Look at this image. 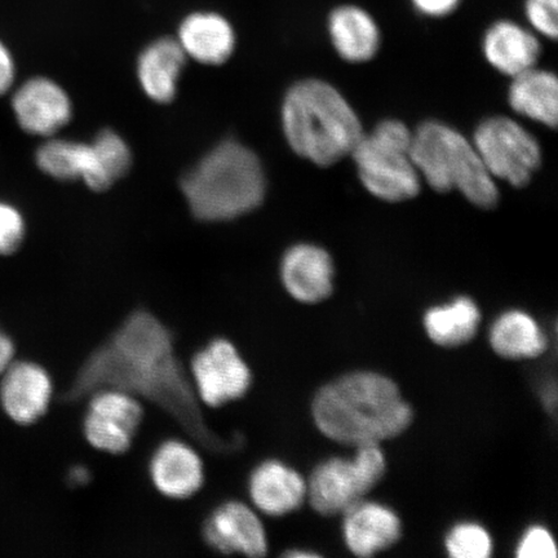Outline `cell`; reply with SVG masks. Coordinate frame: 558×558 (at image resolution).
<instances>
[{"label": "cell", "instance_id": "277c9868", "mask_svg": "<svg viewBox=\"0 0 558 558\" xmlns=\"http://www.w3.org/2000/svg\"><path fill=\"white\" fill-rule=\"evenodd\" d=\"M282 129L290 148L319 167L352 155L364 131L357 114L330 83L305 80L286 94Z\"/></svg>", "mask_w": 558, "mask_h": 558}, {"label": "cell", "instance_id": "4fadbf2b", "mask_svg": "<svg viewBox=\"0 0 558 558\" xmlns=\"http://www.w3.org/2000/svg\"><path fill=\"white\" fill-rule=\"evenodd\" d=\"M326 32L333 51L352 64L373 60L380 51L383 33L379 21L359 3L335 4L326 15Z\"/></svg>", "mask_w": 558, "mask_h": 558}, {"label": "cell", "instance_id": "603a6c76", "mask_svg": "<svg viewBox=\"0 0 558 558\" xmlns=\"http://www.w3.org/2000/svg\"><path fill=\"white\" fill-rule=\"evenodd\" d=\"M512 80L509 104L515 113L555 129L558 118L556 75L535 66L513 76Z\"/></svg>", "mask_w": 558, "mask_h": 558}, {"label": "cell", "instance_id": "d4e9b609", "mask_svg": "<svg viewBox=\"0 0 558 558\" xmlns=\"http://www.w3.org/2000/svg\"><path fill=\"white\" fill-rule=\"evenodd\" d=\"M480 323L477 304L465 296L448 305L435 306L424 316V327L429 339L445 348L470 343L476 337Z\"/></svg>", "mask_w": 558, "mask_h": 558}, {"label": "cell", "instance_id": "ac0fdd59", "mask_svg": "<svg viewBox=\"0 0 558 558\" xmlns=\"http://www.w3.org/2000/svg\"><path fill=\"white\" fill-rule=\"evenodd\" d=\"M149 473L157 490L171 499L191 498L205 483L199 453L180 439L158 446L150 459Z\"/></svg>", "mask_w": 558, "mask_h": 558}, {"label": "cell", "instance_id": "2e32d148", "mask_svg": "<svg viewBox=\"0 0 558 558\" xmlns=\"http://www.w3.org/2000/svg\"><path fill=\"white\" fill-rule=\"evenodd\" d=\"M2 375L0 400L7 415L23 425L39 421L51 403V376L34 362L11 364Z\"/></svg>", "mask_w": 558, "mask_h": 558}, {"label": "cell", "instance_id": "836d02e7", "mask_svg": "<svg viewBox=\"0 0 558 558\" xmlns=\"http://www.w3.org/2000/svg\"><path fill=\"white\" fill-rule=\"evenodd\" d=\"M289 557H318L316 554L312 553H300V550H295V553H289Z\"/></svg>", "mask_w": 558, "mask_h": 558}, {"label": "cell", "instance_id": "d6a6232c", "mask_svg": "<svg viewBox=\"0 0 558 558\" xmlns=\"http://www.w3.org/2000/svg\"><path fill=\"white\" fill-rule=\"evenodd\" d=\"M13 355H15L13 341L0 331V375L12 364Z\"/></svg>", "mask_w": 558, "mask_h": 558}, {"label": "cell", "instance_id": "3957f363", "mask_svg": "<svg viewBox=\"0 0 558 558\" xmlns=\"http://www.w3.org/2000/svg\"><path fill=\"white\" fill-rule=\"evenodd\" d=\"M180 190L195 219L222 222L259 208L267 179L259 157L246 145L227 138L184 174Z\"/></svg>", "mask_w": 558, "mask_h": 558}, {"label": "cell", "instance_id": "9a60e30c", "mask_svg": "<svg viewBox=\"0 0 558 558\" xmlns=\"http://www.w3.org/2000/svg\"><path fill=\"white\" fill-rule=\"evenodd\" d=\"M333 271L330 254L311 243H299L290 247L281 263L286 291L304 304L324 302L332 294Z\"/></svg>", "mask_w": 558, "mask_h": 558}, {"label": "cell", "instance_id": "6da1fadb", "mask_svg": "<svg viewBox=\"0 0 558 558\" xmlns=\"http://www.w3.org/2000/svg\"><path fill=\"white\" fill-rule=\"evenodd\" d=\"M116 389L156 404L202 448L229 453L241 448L209 429L191 376L174 352L172 332L148 311H136L96 348L74 376L65 401L76 402L97 390Z\"/></svg>", "mask_w": 558, "mask_h": 558}, {"label": "cell", "instance_id": "1f68e13d", "mask_svg": "<svg viewBox=\"0 0 558 558\" xmlns=\"http://www.w3.org/2000/svg\"><path fill=\"white\" fill-rule=\"evenodd\" d=\"M16 66L12 53L0 40V96L5 95L15 82Z\"/></svg>", "mask_w": 558, "mask_h": 558}, {"label": "cell", "instance_id": "cb8c5ba5", "mask_svg": "<svg viewBox=\"0 0 558 558\" xmlns=\"http://www.w3.org/2000/svg\"><path fill=\"white\" fill-rule=\"evenodd\" d=\"M494 352L507 360L539 357L547 349V339L536 320L522 311H509L495 320L490 330Z\"/></svg>", "mask_w": 558, "mask_h": 558}, {"label": "cell", "instance_id": "484cf974", "mask_svg": "<svg viewBox=\"0 0 558 558\" xmlns=\"http://www.w3.org/2000/svg\"><path fill=\"white\" fill-rule=\"evenodd\" d=\"M94 150L100 169L110 186L129 173L132 166V151L125 140L113 130H102L93 140Z\"/></svg>", "mask_w": 558, "mask_h": 558}, {"label": "cell", "instance_id": "9c48e42d", "mask_svg": "<svg viewBox=\"0 0 558 558\" xmlns=\"http://www.w3.org/2000/svg\"><path fill=\"white\" fill-rule=\"evenodd\" d=\"M191 379L199 402L220 408L246 396L253 375L232 341L218 338L195 353Z\"/></svg>", "mask_w": 558, "mask_h": 558}, {"label": "cell", "instance_id": "4dcf8cb0", "mask_svg": "<svg viewBox=\"0 0 558 558\" xmlns=\"http://www.w3.org/2000/svg\"><path fill=\"white\" fill-rule=\"evenodd\" d=\"M409 2L418 16L429 20L448 19L462 4V0H409Z\"/></svg>", "mask_w": 558, "mask_h": 558}, {"label": "cell", "instance_id": "44dd1931", "mask_svg": "<svg viewBox=\"0 0 558 558\" xmlns=\"http://www.w3.org/2000/svg\"><path fill=\"white\" fill-rule=\"evenodd\" d=\"M248 493L259 511L281 518L303 506L306 483L302 474L291 466L279 460H267L251 473Z\"/></svg>", "mask_w": 558, "mask_h": 558}, {"label": "cell", "instance_id": "e0dca14e", "mask_svg": "<svg viewBox=\"0 0 558 558\" xmlns=\"http://www.w3.org/2000/svg\"><path fill=\"white\" fill-rule=\"evenodd\" d=\"M177 39L187 59L208 66L226 64L236 46L232 23L214 11H195L185 16Z\"/></svg>", "mask_w": 558, "mask_h": 558}, {"label": "cell", "instance_id": "7a4b0ae2", "mask_svg": "<svg viewBox=\"0 0 558 558\" xmlns=\"http://www.w3.org/2000/svg\"><path fill=\"white\" fill-rule=\"evenodd\" d=\"M314 423L335 442L380 445L403 434L413 410L387 376L360 372L320 388L312 403Z\"/></svg>", "mask_w": 558, "mask_h": 558}, {"label": "cell", "instance_id": "4316f807", "mask_svg": "<svg viewBox=\"0 0 558 558\" xmlns=\"http://www.w3.org/2000/svg\"><path fill=\"white\" fill-rule=\"evenodd\" d=\"M453 558H487L493 553L490 534L477 523L464 522L453 526L445 541Z\"/></svg>", "mask_w": 558, "mask_h": 558}, {"label": "cell", "instance_id": "d6986e66", "mask_svg": "<svg viewBox=\"0 0 558 558\" xmlns=\"http://www.w3.org/2000/svg\"><path fill=\"white\" fill-rule=\"evenodd\" d=\"M35 162L48 177L60 181L81 180L90 191L105 192L109 184L105 180L93 144L73 140L48 137L39 146Z\"/></svg>", "mask_w": 558, "mask_h": 558}, {"label": "cell", "instance_id": "f1b7e54d", "mask_svg": "<svg viewBox=\"0 0 558 558\" xmlns=\"http://www.w3.org/2000/svg\"><path fill=\"white\" fill-rule=\"evenodd\" d=\"M26 225L15 206L0 201V255H12L25 240Z\"/></svg>", "mask_w": 558, "mask_h": 558}, {"label": "cell", "instance_id": "f546056e", "mask_svg": "<svg viewBox=\"0 0 558 558\" xmlns=\"http://www.w3.org/2000/svg\"><path fill=\"white\" fill-rule=\"evenodd\" d=\"M515 556L520 558L557 557V548L553 534L543 526L530 527L525 535L522 536Z\"/></svg>", "mask_w": 558, "mask_h": 558}, {"label": "cell", "instance_id": "7402d4cb", "mask_svg": "<svg viewBox=\"0 0 558 558\" xmlns=\"http://www.w3.org/2000/svg\"><path fill=\"white\" fill-rule=\"evenodd\" d=\"M187 58L177 38L162 37L146 46L137 59L140 87L151 101L170 104L178 95Z\"/></svg>", "mask_w": 558, "mask_h": 558}, {"label": "cell", "instance_id": "8fae6325", "mask_svg": "<svg viewBox=\"0 0 558 558\" xmlns=\"http://www.w3.org/2000/svg\"><path fill=\"white\" fill-rule=\"evenodd\" d=\"M12 110L26 134L52 137L73 117V104L59 83L46 76L26 81L12 97Z\"/></svg>", "mask_w": 558, "mask_h": 558}, {"label": "cell", "instance_id": "5bb4252c", "mask_svg": "<svg viewBox=\"0 0 558 558\" xmlns=\"http://www.w3.org/2000/svg\"><path fill=\"white\" fill-rule=\"evenodd\" d=\"M481 46L488 64L512 78L535 68L543 51L539 35L512 17L494 20Z\"/></svg>", "mask_w": 558, "mask_h": 558}, {"label": "cell", "instance_id": "52a82bcc", "mask_svg": "<svg viewBox=\"0 0 558 558\" xmlns=\"http://www.w3.org/2000/svg\"><path fill=\"white\" fill-rule=\"evenodd\" d=\"M386 469L380 445L359 446L353 460L332 458L320 463L306 484V497L319 514L344 513L379 484Z\"/></svg>", "mask_w": 558, "mask_h": 558}, {"label": "cell", "instance_id": "ba28073f", "mask_svg": "<svg viewBox=\"0 0 558 558\" xmlns=\"http://www.w3.org/2000/svg\"><path fill=\"white\" fill-rule=\"evenodd\" d=\"M474 149L493 179L514 187L530 183L542 163L538 140L511 118H487L474 132Z\"/></svg>", "mask_w": 558, "mask_h": 558}, {"label": "cell", "instance_id": "30bf717a", "mask_svg": "<svg viewBox=\"0 0 558 558\" xmlns=\"http://www.w3.org/2000/svg\"><path fill=\"white\" fill-rule=\"evenodd\" d=\"M83 432L93 448L123 453L131 448L144 418L142 402L116 389H102L88 397Z\"/></svg>", "mask_w": 558, "mask_h": 558}, {"label": "cell", "instance_id": "ffe728a7", "mask_svg": "<svg viewBox=\"0 0 558 558\" xmlns=\"http://www.w3.org/2000/svg\"><path fill=\"white\" fill-rule=\"evenodd\" d=\"M343 514L347 547L355 556L372 557L401 538L399 515L386 506L361 500Z\"/></svg>", "mask_w": 558, "mask_h": 558}, {"label": "cell", "instance_id": "7c38bea8", "mask_svg": "<svg viewBox=\"0 0 558 558\" xmlns=\"http://www.w3.org/2000/svg\"><path fill=\"white\" fill-rule=\"evenodd\" d=\"M204 538L216 553L263 557L268 553L267 533L259 515L242 501L216 507L205 521Z\"/></svg>", "mask_w": 558, "mask_h": 558}, {"label": "cell", "instance_id": "8992f818", "mask_svg": "<svg viewBox=\"0 0 558 558\" xmlns=\"http://www.w3.org/2000/svg\"><path fill=\"white\" fill-rule=\"evenodd\" d=\"M411 132L396 120L383 121L361 136L352 158L361 183L374 197L389 204L413 199L421 192L422 178L411 157Z\"/></svg>", "mask_w": 558, "mask_h": 558}, {"label": "cell", "instance_id": "83f0119b", "mask_svg": "<svg viewBox=\"0 0 558 558\" xmlns=\"http://www.w3.org/2000/svg\"><path fill=\"white\" fill-rule=\"evenodd\" d=\"M525 25L541 38L556 41L558 35V0H522Z\"/></svg>", "mask_w": 558, "mask_h": 558}, {"label": "cell", "instance_id": "5b68a950", "mask_svg": "<svg viewBox=\"0 0 558 558\" xmlns=\"http://www.w3.org/2000/svg\"><path fill=\"white\" fill-rule=\"evenodd\" d=\"M411 157L421 178L438 193L458 191L472 205L494 208L499 202L495 179L474 145L450 125L429 121L411 140Z\"/></svg>", "mask_w": 558, "mask_h": 558}]
</instances>
